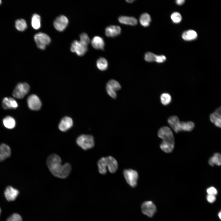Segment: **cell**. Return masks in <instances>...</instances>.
Wrapping results in <instances>:
<instances>
[{"mask_svg":"<svg viewBox=\"0 0 221 221\" xmlns=\"http://www.w3.org/2000/svg\"><path fill=\"white\" fill-rule=\"evenodd\" d=\"M34 40L37 47L44 50L46 46L51 42V39L47 34L41 32L36 34L34 36Z\"/></svg>","mask_w":221,"mask_h":221,"instance_id":"4","label":"cell"},{"mask_svg":"<svg viewBox=\"0 0 221 221\" xmlns=\"http://www.w3.org/2000/svg\"><path fill=\"white\" fill-rule=\"evenodd\" d=\"M156 55L151 52H147L145 56V60L149 62L155 61Z\"/></svg>","mask_w":221,"mask_h":221,"instance_id":"36","label":"cell"},{"mask_svg":"<svg viewBox=\"0 0 221 221\" xmlns=\"http://www.w3.org/2000/svg\"><path fill=\"white\" fill-rule=\"evenodd\" d=\"M68 23V18L65 16L61 15L57 17L53 22L55 28L59 31H63L67 27Z\"/></svg>","mask_w":221,"mask_h":221,"instance_id":"8","label":"cell"},{"mask_svg":"<svg viewBox=\"0 0 221 221\" xmlns=\"http://www.w3.org/2000/svg\"><path fill=\"white\" fill-rule=\"evenodd\" d=\"M3 122L4 126L9 129L14 128L16 125L14 119L10 116H7L5 117L3 120Z\"/></svg>","mask_w":221,"mask_h":221,"instance_id":"22","label":"cell"},{"mask_svg":"<svg viewBox=\"0 0 221 221\" xmlns=\"http://www.w3.org/2000/svg\"><path fill=\"white\" fill-rule=\"evenodd\" d=\"M209 118L211 122L216 126L221 128V118L218 116L215 112L210 114Z\"/></svg>","mask_w":221,"mask_h":221,"instance_id":"28","label":"cell"},{"mask_svg":"<svg viewBox=\"0 0 221 221\" xmlns=\"http://www.w3.org/2000/svg\"><path fill=\"white\" fill-rule=\"evenodd\" d=\"M142 213L147 216L151 217L156 211V208L154 204L151 201L144 202L141 206Z\"/></svg>","mask_w":221,"mask_h":221,"instance_id":"9","label":"cell"},{"mask_svg":"<svg viewBox=\"0 0 221 221\" xmlns=\"http://www.w3.org/2000/svg\"><path fill=\"white\" fill-rule=\"evenodd\" d=\"M1 209L0 208V214H1Z\"/></svg>","mask_w":221,"mask_h":221,"instance_id":"47","label":"cell"},{"mask_svg":"<svg viewBox=\"0 0 221 221\" xmlns=\"http://www.w3.org/2000/svg\"><path fill=\"white\" fill-rule=\"evenodd\" d=\"M71 51L75 52L79 56H83L87 50V45L77 40L74 41L71 44Z\"/></svg>","mask_w":221,"mask_h":221,"instance_id":"7","label":"cell"},{"mask_svg":"<svg viewBox=\"0 0 221 221\" xmlns=\"http://www.w3.org/2000/svg\"><path fill=\"white\" fill-rule=\"evenodd\" d=\"M207 192L208 194L212 195L215 196L217 193L216 189L214 187H211L208 188Z\"/></svg>","mask_w":221,"mask_h":221,"instance_id":"39","label":"cell"},{"mask_svg":"<svg viewBox=\"0 0 221 221\" xmlns=\"http://www.w3.org/2000/svg\"><path fill=\"white\" fill-rule=\"evenodd\" d=\"M76 142L77 145L85 150L93 148L95 145L94 138L91 135H81L77 138Z\"/></svg>","mask_w":221,"mask_h":221,"instance_id":"2","label":"cell"},{"mask_svg":"<svg viewBox=\"0 0 221 221\" xmlns=\"http://www.w3.org/2000/svg\"><path fill=\"white\" fill-rule=\"evenodd\" d=\"M106 86L115 91L119 90L121 88V85L118 82L114 79H111L109 81Z\"/></svg>","mask_w":221,"mask_h":221,"instance_id":"30","label":"cell"},{"mask_svg":"<svg viewBox=\"0 0 221 221\" xmlns=\"http://www.w3.org/2000/svg\"><path fill=\"white\" fill-rule=\"evenodd\" d=\"M80 41L81 43L88 45L90 42V39L87 35L85 33H83L81 34L80 35Z\"/></svg>","mask_w":221,"mask_h":221,"instance_id":"35","label":"cell"},{"mask_svg":"<svg viewBox=\"0 0 221 221\" xmlns=\"http://www.w3.org/2000/svg\"><path fill=\"white\" fill-rule=\"evenodd\" d=\"M96 65L98 68L100 70L104 71L107 69L108 64L107 60L105 58L101 57L97 60Z\"/></svg>","mask_w":221,"mask_h":221,"instance_id":"26","label":"cell"},{"mask_svg":"<svg viewBox=\"0 0 221 221\" xmlns=\"http://www.w3.org/2000/svg\"><path fill=\"white\" fill-rule=\"evenodd\" d=\"M0 151L6 158L9 157L11 155V149L10 147L5 144L0 145Z\"/></svg>","mask_w":221,"mask_h":221,"instance_id":"29","label":"cell"},{"mask_svg":"<svg viewBox=\"0 0 221 221\" xmlns=\"http://www.w3.org/2000/svg\"><path fill=\"white\" fill-rule=\"evenodd\" d=\"M6 221H22V219L19 214L15 213L10 216Z\"/></svg>","mask_w":221,"mask_h":221,"instance_id":"34","label":"cell"},{"mask_svg":"<svg viewBox=\"0 0 221 221\" xmlns=\"http://www.w3.org/2000/svg\"><path fill=\"white\" fill-rule=\"evenodd\" d=\"M166 60V57L164 55H156L155 61L158 63H162Z\"/></svg>","mask_w":221,"mask_h":221,"instance_id":"38","label":"cell"},{"mask_svg":"<svg viewBox=\"0 0 221 221\" xmlns=\"http://www.w3.org/2000/svg\"><path fill=\"white\" fill-rule=\"evenodd\" d=\"M6 158L3 155L0 151V161H2L5 160Z\"/></svg>","mask_w":221,"mask_h":221,"instance_id":"43","label":"cell"},{"mask_svg":"<svg viewBox=\"0 0 221 221\" xmlns=\"http://www.w3.org/2000/svg\"><path fill=\"white\" fill-rule=\"evenodd\" d=\"M174 145L167 144L162 142L160 145L161 149L166 153L171 152L173 150Z\"/></svg>","mask_w":221,"mask_h":221,"instance_id":"32","label":"cell"},{"mask_svg":"<svg viewBox=\"0 0 221 221\" xmlns=\"http://www.w3.org/2000/svg\"><path fill=\"white\" fill-rule=\"evenodd\" d=\"M197 36L196 32L194 30H189L183 33L182 35L183 39L186 41H191L196 39Z\"/></svg>","mask_w":221,"mask_h":221,"instance_id":"19","label":"cell"},{"mask_svg":"<svg viewBox=\"0 0 221 221\" xmlns=\"http://www.w3.org/2000/svg\"><path fill=\"white\" fill-rule=\"evenodd\" d=\"M118 20L120 23L126 25H135L137 24L136 19L134 17L121 16Z\"/></svg>","mask_w":221,"mask_h":221,"instance_id":"18","label":"cell"},{"mask_svg":"<svg viewBox=\"0 0 221 221\" xmlns=\"http://www.w3.org/2000/svg\"><path fill=\"white\" fill-rule=\"evenodd\" d=\"M99 171V173L102 174H105L107 172V167L106 157H102L98 162Z\"/></svg>","mask_w":221,"mask_h":221,"instance_id":"20","label":"cell"},{"mask_svg":"<svg viewBox=\"0 0 221 221\" xmlns=\"http://www.w3.org/2000/svg\"><path fill=\"white\" fill-rule=\"evenodd\" d=\"M168 123L169 125L176 133L180 131V122L179 118L176 116H172L168 119Z\"/></svg>","mask_w":221,"mask_h":221,"instance_id":"15","label":"cell"},{"mask_svg":"<svg viewBox=\"0 0 221 221\" xmlns=\"http://www.w3.org/2000/svg\"><path fill=\"white\" fill-rule=\"evenodd\" d=\"M214 112L218 116L221 118V106L216 109Z\"/></svg>","mask_w":221,"mask_h":221,"instance_id":"41","label":"cell"},{"mask_svg":"<svg viewBox=\"0 0 221 221\" xmlns=\"http://www.w3.org/2000/svg\"><path fill=\"white\" fill-rule=\"evenodd\" d=\"M107 167L109 171L112 173H115L118 168L117 161L111 156L106 157Z\"/></svg>","mask_w":221,"mask_h":221,"instance_id":"16","label":"cell"},{"mask_svg":"<svg viewBox=\"0 0 221 221\" xmlns=\"http://www.w3.org/2000/svg\"><path fill=\"white\" fill-rule=\"evenodd\" d=\"M194 126V123L191 121L180 122V131H190L193 129Z\"/></svg>","mask_w":221,"mask_h":221,"instance_id":"21","label":"cell"},{"mask_svg":"<svg viewBox=\"0 0 221 221\" xmlns=\"http://www.w3.org/2000/svg\"><path fill=\"white\" fill-rule=\"evenodd\" d=\"M91 43L93 47L96 49H104V42L103 38L101 37H94L91 40Z\"/></svg>","mask_w":221,"mask_h":221,"instance_id":"17","label":"cell"},{"mask_svg":"<svg viewBox=\"0 0 221 221\" xmlns=\"http://www.w3.org/2000/svg\"><path fill=\"white\" fill-rule=\"evenodd\" d=\"M27 103L29 108L33 110H38L41 106V103L39 98L37 95L34 94L28 97Z\"/></svg>","mask_w":221,"mask_h":221,"instance_id":"10","label":"cell"},{"mask_svg":"<svg viewBox=\"0 0 221 221\" xmlns=\"http://www.w3.org/2000/svg\"><path fill=\"white\" fill-rule=\"evenodd\" d=\"M151 19L149 14L144 13L140 16L139 21L141 25L144 27L148 26L151 22Z\"/></svg>","mask_w":221,"mask_h":221,"instance_id":"24","label":"cell"},{"mask_svg":"<svg viewBox=\"0 0 221 221\" xmlns=\"http://www.w3.org/2000/svg\"><path fill=\"white\" fill-rule=\"evenodd\" d=\"M218 215L219 218L221 219V211L219 213Z\"/></svg>","mask_w":221,"mask_h":221,"instance_id":"45","label":"cell"},{"mask_svg":"<svg viewBox=\"0 0 221 221\" xmlns=\"http://www.w3.org/2000/svg\"><path fill=\"white\" fill-rule=\"evenodd\" d=\"M106 90L108 94L112 98L115 99L117 96V94L115 91L106 86Z\"/></svg>","mask_w":221,"mask_h":221,"instance_id":"37","label":"cell"},{"mask_svg":"<svg viewBox=\"0 0 221 221\" xmlns=\"http://www.w3.org/2000/svg\"><path fill=\"white\" fill-rule=\"evenodd\" d=\"M73 121L72 119L68 117H65L61 120L59 125V128L62 131H65L73 125Z\"/></svg>","mask_w":221,"mask_h":221,"instance_id":"12","label":"cell"},{"mask_svg":"<svg viewBox=\"0 0 221 221\" xmlns=\"http://www.w3.org/2000/svg\"><path fill=\"white\" fill-rule=\"evenodd\" d=\"M29 86L26 83H20L17 84L14 89L13 95L16 98H23L29 91Z\"/></svg>","mask_w":221,"mask_h":221,"instance_id":"6","label":"cell"},{"mask_svg":"<svg viewBox=\"0 0 221 221\" xmlns=\"http://www.w3.org/2000/svg\"><path fill=\"white\" fill-rule=\"evenodd\" d=\"M121 29L118 26L110 25L107 27L105 29V34L108 37H114L119 35Z\"/></svg>","mask_w":221,"mask_h":221,"instance_id":"14","label":"cell"},{"mask_svg":"<svg viewBox=\"0 0 221 221\" xmlns=\"http://www.w3.org/2000/svg\"><path fill=\"white\" fill-rule=\"evenodd\" d=\"M158 135L162 139V142L174 145L173 134L169 127L165 126L161 127L158 131Z\"/></svg>","mask_w":221,"mask_h":221,"instance_id":"3","label":"cell"},{"mask_svg":"<svg viewBox=\"0 0 221 221\" xmlns=\"http://www.w3.org/2000/svg\"><path fill=\"white\" fill-rule=\"evenodd\" d=\"M161 101V103L164 105H166L169 104L171 101V95L168 93H164L161 95L160 97Z\"/></svg>","mask_w":221,"mask_h":221,"instance_id":"31","label":"cell"},{"mask_svg":"<svg viewBox=\"0 0 221 221\" xmlns=\"http://www.w3.org/2000/svg\"><path fill=\"white\" fill-rule=\"evenodd\" d=\"M171 17L173 21L176 23H179L182 19L181 15L177 12L173 13L171 15Z\"/></svg>","mask_w":221,"mask_h":221,"instance_id":"33","label":"cell"},{"mask_svg":"<svg viewBox=\"0 0 221 221\" xmlns=\"http://www.w3.org/2000/svg\"><path fill=\"white\" fill-rule=\"evenodd\" d=\"M41 17L39 15L35 14L32 17L31 24L32 27L35 29H39L41 27Z\"/></svg>","mask_w":221,"mask_h":221,"instance_id":"23","label":"cell"},{"mask_svg":"<svg viewBox=\"0 0 221 221\" xmlns=\"http://www.w3.org/2000/svg\"><path fill=\"white\" fill-rule=\"evenodd\" d=\"M134 1V0H126V1L128 3H132V2H133Z\"/></svg>","mask_w":221,"mask_h":221,"instance_id":"44","label":"cell"},{"mask_svg":"<svg viewBox=\"0 0 221 221\" xmlns=\"http://www.w3.org/2000/svg\"><path fill=\"white\" fill-rule=\"evenodd\" d=\"M2 106L5 109H15L18 107L17 103L13 98L5 97L3 100Z\"/></svg>","mask_w":221,"mask_h":221,"instance_id":"13","label":"cell"},{"mask_svg":"<svg viewBox=\"0 0 221 221\" xmlns=\"http://www.w3.org/2000/svg\"><path fill=\"white\" fill-rule=\"evenodd\" d=\"M19 194L18 190L11 186H8L6 188L4 194L7 200L9 201L14 200Z\"/></svg>","mask_w":221,"mask_h":221,"instance_id":"11","label":"cell"},{"mask_svg":"<svg viewBox=\"0 0 221 221\" xmlns=\"http://www.w3.org/2000/svg\"><path fill=\"white\" fill-rule=\"evenodd\" d=\"M15 26L17 30L22 31L27 28V24L25 20L23 19H18L15 21Z\"/></svg>","mask_w":221,"mask_h":221,"instance_id":"27","label":"cell"},{"mask_svg":"<svg viewBox=\"0 0 221 221\" xmlns=\"http://www.w3.org/2000/svg\"><path fill=\"white\" fill-rule=\"evenodd\" d=\"M184 0H177L176 1V3L178 5H182L184 2Z\"/></svg>","mask_w":221,"mask_h":221,"instance_id":"42","label":"cell"},{"mask_svg":"<svg viewBox=\"0 0 221 221\" xmlns=\"http://www.w3.org/2000/svg\"><path fill=\"white\" fill-rule=\"evenodd\" d=\"M123 175L127 183L131 187H134L137 185L138 178L137 172L132 169L124 170Z\"/></svg>","mask_w":221,"mask_h":221,"instance_id":"5","label":"cell"},{"mask_svg":"<svg viewBox=\"0 0 221 221\" xmlns=\"http://www.w3.org/2000/svg\"><path fill=\"white\" fill-rule=\"evenodd\" d=\"M207 199L209 202L212 203L215 201L216 197L215 195L208 194L207 197Z\"/></svg>","mask_w":221,"mask_h":221,"instance_id":"40","label":"cell"},{"mask_svg":"<svg viewBox=\"0 0 221 221\" xmlns=\"http://www.w3.org/2000/svg\"><path fill=\"white\" fill-rule=\"evenodd\" d=\"M61 163L60 158L56 154L49 156L46 161L47 165L52 175L59 178H65L69 175L71 166L68 163L62 165Z\"/></svg>","mask_w":221,"mask_h":221,"instance_id":"1","label":"cell"},{"mask_svg":"<svg viewBox=\"0 0 221 221\" xmlns=\"http://www.w3.org/2000/svg\"><path fill=\"white\" fill-rule=\"evenodd\" d=\"M209 164L211 166L214 165L218 166L221 165V154L219 153H215L213 156L209 159Z\"/></svg>","mask_w":221,"mask_h":221,"instance_id":"25","label":"cell"},{"mask_svg":"<svg viewBox=\"0 0 221 221\" xmlns=\"http://www.w3.org/2000/svg\"><path fill=\"white\" fill-rule=\"evenodd\" d=\"M1 2H2V1L1 0H0V4H1Z\"/></svg>","mask_w":221,"mask_h":221,"instance_id":"46","label":"cell"}]
</instances>
